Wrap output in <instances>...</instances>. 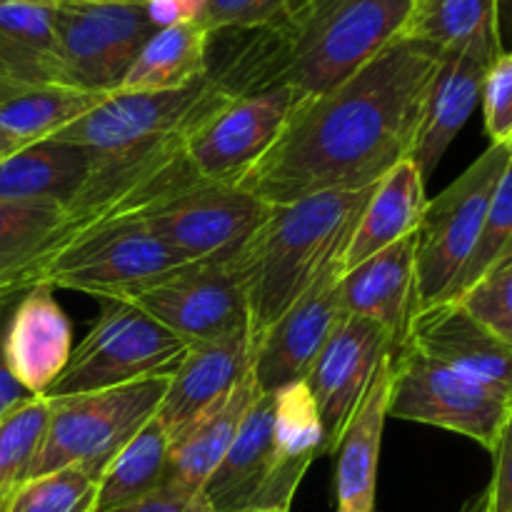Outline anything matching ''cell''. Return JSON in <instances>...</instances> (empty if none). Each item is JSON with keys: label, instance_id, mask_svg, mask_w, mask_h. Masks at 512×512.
<instances>
[{"label": "cell", "instance_id": "obj_38", "mask_svg": "<svg viewBox=\"0 0 512 512\" xmlns=\"http://www.w3.org/2000/svg\"><path fill=\"white\" fill-rule=\"evenodd\" d=\"M483 113L485 130L490 143L512 145V55L500 53L490 65L483 85Z\"/></svg>", "mask_w": 512, "mask_h": 512}, {"label": "cell", "instance_id": "obj_44", "mask_svg": "<svg viewBox=\"0 0 512 512\" xmlns=\"http://www.w3.org/2000/svg\"><path fill=\"white\" fill-rule=\"evenodd\" d=\"M460 512H490V495H488V488L483 490V493H478L475 498H470L468 503L463 505V510Z\"/></svg>", "mask_w": 512, "mask_h": 512}, {"label": "cell", "instance_id": "obj_13", "mask_svg": "<svg viewBox=\"0 0 512 512\" xmlns=\"http://www.w3.org/2000/svg\"><path fill=\"white\" fill-rule=\"evenodd\" d=\"M185 343L218 338L250 323L248 298L233 255L185 263L125 298Z\"/></svg>", "mask_w": 512, "mask_h": 512}, {"label": "cell", "instance_id": "obj_5", "mask_svg": "<svg viewBox=\"0 0 512 512\" xmlns=\"http://www.w3.org/2000/svg\"><path fill=\"white\" fill-rule=\"evenodd\" d=\"M185 265L178 253L138 220H118L78 235L45 255L20 293L33 285L78 290L98 300H125L160 275Z\"/></svg>", "mask_w": 512, "mask_h": 512}, {"label": "cell", "instance_id": "obj_19", "mask_svg": "<svg viewBox=\"0 0 512 512\" xmlns=\"http://www.w3.org/2000/svg\"><path fill=\"white\" fill-rule=\"evenodd\" d=\"M405 340L458 373L512 398V348L478 323L458 300L415 313Z\"/></svg>", "mask_w": 512, "mask_h": 512}, {"label": "cell", "instance_id": "obj_46", "mask_svg": "<svg viewBox=\"0 0 512 512\" xmlns=\"http://www.w3.org/2000/svg\"><path fill=\"white\" fill-rule=\"evenodd\" d=\"M63 3H148V0H63Z\"/></svg>", "mask_w": 512, "mask_h": 512}, {"label": "cell", "instance_id": "obj_27", "mask_svg": "<svg viewBox=\"0 0 512 512\" xmlns=\"http://www.w3.org/2000/svg\"><path fill=\"white\" fill-rule=\"evenodd\" d=\"M398 38L428 45L440 55L473 50L498 58L495 0H413Z\"/></svg>", "mask_w": 512, "mask_h": 512}, {"label": "cell", "instance_id": "obj_30", "mask_svg": "<svg viewBox=\"0 0 512 512\" xmlns=\"http://www.w3.org/2000/svg\"><path fill=\"white\" fill-rule=\"evenodd\" d=\"M170 438L158 418L148 420L135 438H130L98 478L95 512H108L145 498L165 483Z\"/></svg>", "mask_w": 512, "mask_h": 512}, {"label": "cell", "instance_id": "obj_35", "mask_svg": "<svg viewBox=\"0 0 512 512\" xmlns=\"http://www.w3.org/2000/svg\"><path fill=\"white\" fill-rule=\"evenodd\" d=\"M510 240H512V160L508 170H505L503 180H500L498 190H495L493 203H490L488 215H485L483 230H480V238L478 243H475L473 255H470L463 273H460L458 280H455L448 300L463 298L473 285H478L480 280L495 268V263H498L500 255L505 253ZM448 300H445V303H448Z\"/></svg>", "mask_w": 512, "mask_h": 512}, {"label": "cell", "instance_id": "obj_43", "mask_svg": "<svg viewBox=\"0 0 512 512\" xmlns=\"http://www.w3.org/2000/svg\"><path fill=\"white\" fill-rule=\"evenodd\" d=\"M495 25L500 53L512 55V0H495Z\"/></svg>", "mask_w": 512, "mask_h": 512}, {"label": "cell", "instance_id": "obj_3", "mask_svg": "<svg viewBox=\"0 0 512 512\" xmlns=\"http://www.w3.org/2000/svg\"><path fill=\"white\" fill-rule=\"evenodd\" d=\"M373 188L333 190L270 205L268 218L233 255L255 340L298 303L330 265L343 260Z\"/></svg>", "mask_w": 512, "mask_h": 512}, {"label": "cell", "instance_id": "obj_22", "mask_svg": "<svg viewBox=\"0 0 512 512\" xmlns=\"http://www.w3.org/2000/svg\"><path fill=\"white\" fill-rule=\"evenodd\" d=\"M393 353L385 355L370 378L368 390L350 415L343 435L335 443V495L338 512H373L378 488L380 445L388 420Z\"/></svg>", "mask_w": 512, "mask_h": 512}, {"label": "cell", "instance_id": "obj_42", "mask_svg": "<svg viewBox=\"0 0 512 512\" xmlns=\"http://www.w3.org/2000/svg\"><path fill=\"white\" fill-rule=\"evenodd\" d=\"M3 305H0V420H3L5 415L13 413L15 408H20L23 403H28L30 398H38V395H30L28 390L15 380V375L10 373L8 363H5L3 333H5V323H8V315L3 313Z\"/></svg>", "mask_w": 512, "mask_h": 512}, {"label": "cell", "instance_id": "obj_10", "mask_svg": "<svg viewBox=\"0 0 512 512\" xmlns=\"http://www.w3.org/2000/svg\"><path fill=\"white\" fill-rule=\"evenodd\" d=\"M60 83L115 93L143 45L158 33L145 3H63L53 8Z\"/></svg>", "mask_w": 512, "mask_h": 512}, {"label": "cell", "instance_id": "obj_33", "mask_svg": "<svg viewBox=\"0 0 512 512\" xmlns=\"http://www.w3.org/2000/svg\"><path fill=\"white\" fill-rule=\"evenodd\" d=\"M48 425V400L30 398L0 420V512H8L15 493L28 483L30 468Z\"/></svg>", "mask_w": 512, "mask_h": 512}, {"label": "cell", "instance_id": "obj_20", "mask_svg": "<svg viewBox=\"0 0 512 512\" xmlns=\"http://www.w3.org/2000/svg\"><path fill=\"white\" fill-rule=\"evenodd\" d=\"M415 248L418 238L413 233L350 268L340 278L343 313L358 315L383 328L393 338L395 348L408 338L410 323L418 313Z\"/></svg>", "mask_w": 512, "mask_h": 512}, {"label": "cell", "instance_id": "obj_49", "mask_svg": "<svg viewBox=\"0 0 512 512\" xmlns=\"http://www.w3.org/2000/svg\"><path fill=\"white\" fill-rule=\"evenodd\" d=\"M10 3H28V0H0V5H10Z\"/></svg>", "mask_w": 512, "mask_h": 512}, {"label": "cell", "instance_id": "obj_8", "mask_svg": "<svg viewBox=\"0 0 512 512\" xmlns=\"http://www.w3.org/2000/svg\"><path fill=\"white\" fill-rule=\"evenodd\" d=\"M228 98L233 95L210 75L188 88L160 93L115 90L53 138L90 150L95 160L140 158L175 135L188 133Z\"/></svg>", "mask_w": 512, "mask_h": 512}, {"label": "cell", "instance_id": "obj_17", "mask_svg": "<svg viewBox=\"0 0 512 512\" xmlns=\"http://www.w3.org/2000/svg\"><path fill=\"white\" fill-rule=\"evenodd\" d=\"M253 353L255 338L250 323L218 338L188 345L183 360L170 375L168 390L155 415L170 443L243 380L253 368Z\"/></svg>", "mask_w": 512, "mask_h": 512}, {"label": "cell", "instance_id": "obj_47", "mask_svg": "<svg viewBox=\"0 0 512 512\" xmlns=\"http://www.w3.org/2000/svg\"><path fill=\"white\" fill-rule=\"evenodd\" d=\"M13 290H10L8 288V285H3V283H0V305H3V303H8V300L10 298H13Z\"/></svg>", "mask_w": 512, "mask_h": 512}, {"label": "cell", "instance_id": "obj_39", "mask_svg": "<svg viewBox=\"0 0 512 512\" xmlns=\"http://www.w3.org/2000/svg\"><path fill=\"white\" fill-rule=\"evenodd\" d=\"M495 470L488 485L490 512H512V405L493 450Z\"/></svg>", "mask_w": 512, "mask_h": 512}, {"label": "cell", "instance_id": "obj_29", "mask_svg": "<svg viewBox=\"0 0 512 512\" xmlns=\"http://www.w3.org/2000/svg\"><path fill=\"white\" fill-rule=\"evenodd\" d=\"M110 93L70 88V85H33L0 88V138L15 150L53 138L83 118Z\"/></svg>", "mask_w": 512, "mask_h": 512}, {"label": "cell", "instance_id": "obj_48", "mask_svg": "<svg viewBox=\"0 0 512 512\" xmlns=\"http://www.w3.org/2000/svg\"><path fill=\"white\" fill-rule=\"evenodd\" d=\"M10 153H15V148H13V145H10V143H5L3 138H0V160L8 158Z\"/></svg>", "mask_w": 512, "mask_h": 512}, {"label": "cell", "instance_id": "obj_4", "mask_svg": "<svg viewBox=\"0 0 512 512\" xmlns=\"http://www.w3.org/2000/svg\"><path fill=\"white\" fill-rule=\"evenodd\" d=\"M168 380L150 378L120 388L45 398L48 425L30 478L68 465H78L100 478L115 453L158 415Z\"/></svg>", "mask_w": 512, "mask_h": 512}, {"label": "cell", "instance_id": "obj_26", "mask_svg": "<svg viewBox=\"0 0 512 512\" xmlns=\"http://www.w3.org/2000/svg\"><path fill=\"white\" fill-rule=\"evenodd\" d=\"M55 0L0 5V88L60 83Z\"/></svg>", "mask_w": 512, "mask_h": 512}, {"label": "cell", "instance_id": "obj_16", "mask_svg": "<svg viewBox=\"0 0 512 512\" xmlns=\"http://www.w3.org/2000/svg\"><path fill=\"white\" fill-rule=\"evenodd\" d=\"M393 350V338L358 315H343L338 328L333 330L305 380L318 403L325 453H333L350 415L368 390L375 368Z\"/></svg>", "mask_w": 512, "mask_h": 512}, {"label": "cell", "instance_id": "obj_23", "mask_svg": "<svg viewBox=\"0 0 512 512\" xmlns=\"http://www.w3.org/2000/svg\"><path fill=\"white\" fill-rule=\"evenodd\" d=\"M258 398L260 390L250 368L220 403H215L175 443H170L168 473L163 485L190 495H203L205 483L225 458L245 415Z\"/></svg>", "mask_w": 512, "mask_h": 512}, {"label": "cell", "instance_id": "obj_11", "mask_svg": "<svg viewBox=\"0 0 512 512\" xmlns=\"http://www.w3.org/2000/svg\"><path fill=\"white\" fill-rule=\"evenodd\" d=\"M303 95L270 88L233 95L185 135V160L200 183L240 185L273 148Z\"/></svg>", "mask_w": 512, "mask_h": 512}, {"label": "cell", "instance_id": "obj_34", "mask_svg": "<svg viewBox=\"0 0 512 512\" xmlns=\"http://www.w3.org/2000/svg\"><path fill=\"white\" fill-rule=\"evenodd\" d=\"M98 478L78 465L30 478L15 493L8 512H95Z\"/></svg>", "mask_w": 512, "mask_h": 512}, {"label": "cell", "instance_id": "obj_31", "mask_svg": "<svg viewBox=\"0 0 512 512\" xmlns=\"http://www.w3.org/2000/svg\"><path fill=\"white\" fill-rule=\"evenodd\" d=\"M63 220L60 205L0 200V283L20 293L23 278L48 253Z\"/></svg>", "mask_w": 512, "mask_h": 512}, {"label": "cell", "instance_id": "obj_45", "mask_svg": "<svg viewBox=\"0 0 512 512\" xmlns=\"http://www.w3.org/2000/svg\"><path fill=\"white\" fill-rule=\"evenodd\" d=\"M503 268H512V240H510L508 248H505V253L500 255V260H498V263H495L493 270H503ZM493 270H490V273H493Z\"/></svg>", "mask_w": 512, "mask_h": 512}, {"label": "cell", "instance_id": "obj_1", "mask_svg": "<svg viewBox=\"0 0 512 512\" xmlns=\"http://www.w3.org/2000/svg\"><path fill=\"white\" fill-rule=\"evenodd\" d=\"M440 58L428 45L395 38L338 88L300 100L238 188L268 205L373 188L410 158Z\"/></svg>", "mask_w": 512, "mask_h": 512}, {"label": "cell", "instance_id": "obj_40", "mask_svg": "<svg viewBox=\"0 0 512 512\" xmlns=\"http://www.w3.org/2000/svg\"><path fill=\"white\" fill-rule=\"evenodd\" d=\"M108 512H210V508L203 495H190L183 493V490L160 485L158 490H153L145 498Z\"/></svg>", "mask_w": 512, "mask_h": 512}, {"label": "cell", "instance_id": "obj_7", "mask_svg": "<svg viewBox=\"0 0 512 512\" xmlns=\"http://www.w3.org/2000/svg\"><path fill=\"white\" fill-rule=\"evenodd\" d=\"M188 343L125 300H100V315L68 368L43 398L120 388L150 378H170Z\"/></svg>", "mask_w": 512, "mask_h": 512}, {"label": "cell", "instance_id": "obj_12", "mask_svg": "<svg viewBox=\"0 0 512 512\" xmlns=\"http://www.w3.org/2000/svg\"><path fill=\"white\" fill-rule=\"evenodd\" d=\"M270 213L265 200L238 185L198 183L138 215L185 263L223 260L238 253Z\"/></svg>", "mask_w": 512, "mask_h": 512}, {"label": "cell", "instance_id": "obj_18", "mask_svg": "<svg viewBox=\"0 0 512 512\" xmlns=\"http://www.w3.org/2000/svg\"><path fill=\"white\" fill-rule=\"evenodd\" d=\"M73 330L53 288L33 285L8 313L3 355L10 373L30 395H45L68 368Z\"/></svg>", "mask_w": 512, "mask_h": 512}, {"label": "cell", "instance_id": "obj_15", "mask_svg": "<svg viewBox=\"0 0 512 512\" xmlns=\"http://www.w3.org/2000/svg\"><path fill=\"white\" fill-rule=\"evenodd\" d=\"M340 278L343 260L330 265L318 283L255 340L253 375L260 393H275L308 380L315 360L345 315Z\"/></svg>", "mask_w": 512, "mask_h": 512}, {"label": "cell", "instance_id": "obj_2", "mask_svg": "<svg viewBox=\"0 0 512 512\" xmlns=\"http://www.w3.org/2000/svg\"><path fill=\"white\" fill-rule=\"evenodd\" d=\"M413 0H298L283 18L230 30L235 43L208 75L230 95L293 88L323 95L398 38Z\"/></svg>", "mask_w": 512, "mask_h": 512}, {"label": "cell", "instance_id": "obj_37", "mask_svg": "<svg viewBox=\"0 0 512 512\" xmlns=\"http://www.w3.org/2000/svg\"><path fill=\"white\" fill-rule=\"evenodd\" d=\"M298 0H205L200 23L210 33L220 30H253L283 18Z\"/></svg>", "mask_w": 512, "mask_h": 512}, {"label": "cell", "instance_id": "obj_28", "mask_svg": "<svg viewBox=\"0 0 512 512\" xmlns=\"http://www.w3.org/2000/svg\"><path fill=\"white\" fill-rule=\"evenodd\" d=\"M210 35L200 20L160 28L143 45L118 90L160 93L198 83L208 75Z\"/></svg>", "mask_w": 512, "mask_h": 512}, {"label": "cell", "instance_id": "obj_9", "mask_svg": "<svg viewBox=\"0 0 512 512\" xmlns=\"http://www.w3.org/2000/svg\"><path fill=\"white\" fill-rule=\"evenodd\" d=\"M510 405L508 395L440 363L410 340L393 350L388 418L450 430L493 453Z\"/></svg>", "mask_w": 512, "mask_h": 512}, {"label": "cell", "instance_id": "obj_36", "mask_svg": "<svg viewBox=\"0 0 512 512\" xmlns=\"http://www.w3.org/2000/svg\"><path fill=\"white\" fill-rule=\"evenodd\" d=\"M458 303L465 305L478 323L512 348V268L493 270L468 290Z\"/></svg>", "mask_w": 512, "mask_h": 512}, {"label": "cell", "instance_id": "obj_21", "mask_svg": "<svg viewBox=\"0 0 512 512\" xmlns=\"http://www.w3.org/2000/svg\"><path fill=\"white\" fill-rule=\"evenodd\" d=\"M493 63V55L473 53V50L440 58L438 70L425 93L423 115H420L418 133L410 150V160L418 165L425 180L438 168L463 125L478 108L483 98L485 75Z\"/></svg>", "mask_w": 512, "mask_h": 512}, {"label": "cell", "instance_id": "obj_41", "mask_svg": "<svg viewBox=\"0 0 512 512\" xmlns=\"http://www.w3.org/2000/svg\"><path fill=\"white\" fill-rule=\"evenodd\" d=\"M155 28H170L178 23H193L203 18L205 0H148L145 3Z\"/></svg>", "mask_w": 512, "mask_h": 512}, {"label": "cell", "instance_id": "obj_6", "mask_svg": "<svg viewBox=\"0 0 512 512\" xmlns=\"http://www.w3.org/2000/svg\"><path fill=\"white\" fill-rule=\"evenodd\" d=\"M512 160L510 143L490 148L450 183L435 200H428L415 248L418 313L450 298L483 230L493 195Z\"/></svg>", "mask_w": 512, "mask_h": 512}, {"label": "cell", "instance_id": "obj_32", "mask_svg": "<svg viewBox=\"0 0 512 512\" xmlns=\"http://www.w3.org/2000/svg\"><path fill=\"white\" fill-rule=\"evenodd\" d=\"M273 435L283 465L300 475L308 473L315 458L325 453L318 403L305 380L273 393Z\"/></svg>", "mask_w": 512, "mask_h": 512}, {"label": "cell", "instance_id": "obj_24", "mask_svg": "<svg viewBox=\"0 0 512 512\" xmlns=\"http://www.w3.org/2000/svg\"><path fill=\"white\" fill-rule=\"evenodd\" d=\"M428 195L425 178L410 158L400 160L375 183L343 255V273L373 258L388 245L418 233Z\"/></svg>", "mask_w": 512, "mask_h": 512}, {"label": "cell", "instance_id": "obj_14", "mask_svg": "<svg viewBox=\"0 0 512 512\" xmlns=\"http://www.w3.org/2000/svg\"><path fill=\"white\" fill-rule=\"evenodd\" d=\"M303 478L280 460L273 435V393H260L205 483L203 500L210 512L290 510Z\"/></svg>", "mask_w": 512, "mask_h": 512}, {"label": "cell", "instance_id": "obj_50", "mask_svg": "<svg viewBox=\"0 0 512 512\" xmlns=\"http://www.w3.org/2000/svg\"><path fill=\"white\" fill-rule=\"evenodd\" d=\"M260 512H290V510H260Z\"/></svg>", "mask_w": 512, "mask_h": 512}, {"label": "cell", "instance_id": "obj_25", "mask_svg": "<svg viewBox=\"0 0 512 512\" xmlns=\"http://www.w3.org/2000/svg\"><path fill=\"white\" fill-rule=\"evenodd\" d=\"M95 170L90 150L48 138L0 160V200H28L68 208Z\"/></svg>", "mask_w": 512, "mask_h": 512}]
</instances>
